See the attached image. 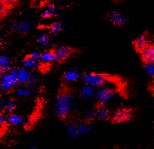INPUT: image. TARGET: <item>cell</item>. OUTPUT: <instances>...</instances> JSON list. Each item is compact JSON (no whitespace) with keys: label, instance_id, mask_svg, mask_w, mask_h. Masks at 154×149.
I'll use <instances>...</instances> for the list:
<instances>
[{"label":"cell","instance_id":"1","mask_svg":"<svg viewBox=\"0 0 154 149\" xmlns=\"http://www.w3.org/2000/svg\"><path fill=\"white\" fill-rule=\"evenodd\" d=\"M74 106L73 97L69 92L62 90L57 95L54 103L56 116L61 119L67 118L72 113Z\"/></svg>","mask_w":154,"mask_h":149},{"label":"cell","instance_id":"2","mask_svg":"<svg viewBox=\"0 0 154 149\" xmlns=\"http://www.w3.org/2000/svg\"><path fill=\"white\" fill-rule=\"evenodd\" d=\"M17 70L15 68H11L10 70L0 75V87L4 92H10L18 84L17 79Z\"/></svg>","mask_w":154,"mask_h":149},{"label":"cell","instance_id":"3","mask_svg":"<svg viewBox=\"0 0 154 149\" xmlns=\"http://www.w3.org/2000/svg\"><path fill=\"white\" fill-rule=\"evenodd\" d=\"M85 84L89 85L94 88L100 87L109 81V78L104 74L97 73H88L82 76Z\"/></svg>","mask_w":154,"mask_h":149},{"label":"cell","instance_id":"4","mask_svg":"<svg viewBox=\"0 0 154 149\" xmlns=\"http://www.w3.org/2000/svg\"><path fill=\"white\" fill-rule=\"evenodd\" d=\"M17 79L18 84H26L29 89L34 87L37 81L36 77L33 73L25 67L17 70Z\"/></svg>","mask_w":154,"mask_h":149},{"label":"cell","instance_id":"5","mask_svg":"<svg viewBox=\"0 0 154 149\" xmlns=\"http://www.w3.org/2000/svg\"><path fill=\"white\" fill-rule=\"evenodd\" d=\"M114 91L108 87H103L95 91V97L99 106L105 105L114 96Z\"/></svg>","mask_w":154,"mask_h":149},{"label":"cell","instance_id":"6","mask_svg":"<svg viewBox=\"0 0 154 149\" xmlns=\"http://www.w3.org/2000/svg\"><path fill=\"white\" fill-rule=\"evenodd\" d=\"M132 116V112L130 109L126 108H120L116 110L111 114V118L113 123H118L128 121Z\"/></svg>","mask_w":154,"mask_h":149},{"label":"cell","instance_id":"7","mask_svg":"<svg viewBox=\"0 0 154 149\" xmlns=\"http://www.w3.org/2000/svg\"><path fill=\"white\" fill-rule=\"evenodd\" d=\"M106 19L116 26H122L128 22V18L125 14L117 11L109 12L106 15Z\"/></svg>","mask_w":154,"mask_h":149},{"label":"cell","instance_id":"8","mask_svg":"<svg viewBox=\"0 0 154 149\" xmlns=\"http://www.w3.org/2000/svg\"><path fill=\"white\" fill-rule=\"evenodd\" d=\"M53 50L56 55L57 60L61 61L66 60L69 58L73 53V50L71 48L66 46L57 47Z\"/></svg>","mask_w":154,"mask_h":149},{"label":"cell","instance_id":"9","mask_svg":"<svg viewBox=\"0 0 154 149\" xmlns=\"http://www.w3.org/2000/svg\"><path fill=\"white\" fill-rule=\"evenodd\" d=\"M141 58L144 63L154 62V47L153 44H149L141 51Z\"/></svg>","mask_w":154,"mask_h":149},{"label":"cell","instance_id":"10","mask_svg":"<svg viewBox=\"0 0 154 149\" xmlns=\"http://www.w3.org/2000/svg\"><path fill=\"white\" fill-rule=\"evenodd\" d=\"M82 78V73L76 68H72L64 73L63 75L64 80L69 83L75 82Z\"/></svg>","mask_w":154,"mask_h":149},{"label":"cell","instance_id":"11","mask_svg":"<svg viewBox=\"0 0 154 149\" xmlns=\"http://www.w3.org/2000/svg\"><path fill=\"white\" fill-rule=\"evenodd\" d=\"M133 44L135 49L138 51L140 52L143 48L150 44L149 37L147 34H143L137 37Z\"/></svg>","mask_w":154,"mask_h":149},{"label":"cell","instance_id":"12","mask_svg":"<svg viewBox=\"0 0 154 149\" xmlns=\"http://www.w3.org/2000/svg\"><path fill=\"white\" fill-rule=\"evenodd\" d=\"M111 113L105 105L99 106L96 109V118L100 120H106L111 118Z\"/></svg>","mask_w":154,"mask_h":149},{"label":"cell","instance_id":"13","mask_svg":"<svg viewBox=\"0 0 154 149\" xmlns=\"http://www.w3.org/2000/svg\"><path fill=\"white\" fill-rule=\"evenodd\" d=\"M6 122L11 125L15 126L25 124L27 122V120L23 116L12 114L7 116Z\"/></svg>","mask_w":154,"mask_h":149},{"label":"cell","instance_id":"14","mask_svg":"<svg viewBox=\"0 0 154 149\" xmlns=\"http://www.w3.org/2000/svg\"><path fill=\"white\" fill-rule=\"evenodd\" d=\"M95 89L89 85L84 84L80 89V94L81 97L85 99H90L95 97Z\"/></svg>","mask_w":154,"mask_h":149},{"label":"cell","instance_id":"15","mask_svg":"<svg viewBox=\"0 0 154 149\" xmlns=\"http://www.w3.org/2000/svg\"><path fill=\"white\" fill-rule=\"evenodd\" d=\"M39 60L43 62L49 63L57 61V58L53 50H50L41 53Z\"/></svg>","mask_w":154,"mask_h":149},{"label":"cell","instance_id":"16","mask_svg":"<svg viewBox=\"0 0 154 149\" xmlns=\"http://www.w3.org/2000/svg\"><path fill=\"white\" fill-rule=\"evenodd\" d=\"M67 135L72 139H76L80 137L78 130V124L70 123L67 125L66 128Z\"/></svg>","mask_w":154,"mask_h":149},{"label":"cell","instance_id":"17","mask_svg":"<svg viewBox=\"0 0 154 149\" xmlns=\"http://www.w3.org/2000/svg\"><path fill=\"white\" fill-rule=\"evenodd\" d=\"M11 59L6 56H0V73H7L11 68Z\"/></svg>","mask_w":154,"mask_h":149},{"label":"cell","instance_id":"18","mask_svg":"<svg viewBox=\"0 0 154 149\" xmlns=\"http://www.w3.org/2000/svg\"><path fill=\"white\" fill-rule=\"evenodd\" d=\"M78 130L80 136H88L93 132L92 126L88 123L78 124Z\"/></svg>","mask_w":154,"mask_h":149},{"label":"cell","instance_id":"19","mask_svg":"<svg viewBox=\"0 0 154 149\" xmlns=\"http://www.w3.org/2000/svg\"><path fill=\"white\" fill-rule=\"evenodd\" d=\"M22 64L25 68H26L28 69L34 68L40 65V61L34 60L27 56L23 61Z\"/></svg>","mask_w":154,"mask_h":149},{"label":"cell","instance_id":"20","mask_svg":"<svg viewBox=\"0 0 154 149\" xmlns=\"http://www.w3.org/2000/svg\"><path fill=\"white\" fill-rule=\"evenodd\" d=\"M63 24L61 22L57 21L53 23L49 29V32L51 34H56L63 30Z\"/></svg>","mask_w":154,"mask_h":149},{"label":"cell","instance_id":"21","mask_svg":"<svg viewBox=\"0 0 154 149\" xmlns=\"http://www.w3.org/2000/svg\"><path fill=\"white\" fill-rule=\"evenodd\" d=\"M16 94L20 97H29L32 96V92L28 87H20L17 89Z\"/></svg>","mask_w":154,"mask_h":149},{"label":"cell","instance_id":"22","mask_svg":"<svg viewBox=\"0 0 154 149\" xmlns=\"http://www.w3.org/2000/svg\"><path fill=\"white\" fill-rule=\"evenodd\" d=\"M84 119L87 122H90L96 119V109H89L85 111L83 114Z\"/></svg>","mask_w":154,"mask_h":149},{"label":"cell","instance_id":"23","mask_svg":"<svg viewBox=\"0 0 154 149\" xmlns=\"http://www.w3.org/2000/svg\"><path fill=\"white\" fill-rule=\"evenodd\" d=\"M20 32L23 34L29 33L32 29V24L28 20H23L20 23Z\"/></svg>","mask_w":154,"mask_h":149},{"label":"cell","instance_id":"24","mask_svg":"<svg viewBox=\"0 0 154 149\" xmlns=\"http://www.w3.org/2000/svg\"><path fill=\"white\" fill-rule=\"evenodd\" d=\"M37 42L39 43L42 47H47L50 45V41L49 36L45 34H43L40 35L37 39Z\"/></svg>","mask_w":154,"mask_h":149},{"label":"cell","instance_id":"25","mask_svg":"<svg viewBox=\"0 0 154 149\" xmlns=\"http://www.w3.org/2000/svg\"><path fill=\"white\" fill-rule=\"evenodd\" d=\"M144 70L147 74L150 77L154 75V62L144 63Z\"/></svg>","mask_w":154,"mask_h":149},{"label":"cell","instance_id":"26","mask_svg":"<svg viewBox=\"0 0 154 149\" xmlns=\"http://www.w3.org/2000/svg\"><path fill=\"white\" fill-rule=\"evenodd\" d=\"M15 108H16V101L14 99H11L8 101H6L5 109L7 111L11 113V112H12L15 109Z\"/></svg>","mask_w":154,"mask_h":149},{"label":"cell","instance_id":"27","mask_svg":"<svg viewBox=\"0 0 154 149\" xmlns=\"http://www.w3.org/2000/svg\"><path fill=\"white\" fill-rule=\"evenodd\" d=\"M40 56H41V53L38 52V51H33L32 53H31L30 54H29V55L28 56V57L34 59V60H38L40 61Z\"/></svg>","mask_w":154,"mask_h":149},{"label":"cell","instance_id":"28","mask_svg":"<svg viewBox=\"0 0 154 149\" xmlns=\"http://www.w3.org/2000/svg\"><path fill=\"white\" fill-rule=\"evenodd\" d=\"M12 29L13 31L15 32H20V23L18 22H14L12 25Z\"/></svg>","mask_w":154,"mask_h":149},{"label":"cell","instance_id":"29","mask_svg":"<svg viewBox=\"0 0 154 149\" xmlns=\"http://www.w3.org/2000/svg\"><path fill=\"white\" fill-rule=\"evenodd\" d=\"M47 11L50 13V14L51 15V16H53V15H54L57 11V9L56 8V6L53 5H50L48 6V9Z\"/></svg>","mask_w":154,"mask_h":149},{"label":"cell","instance_id":"30","mask_svg":"<svg viewBox=\"0 0 154 149\" xmlns=\"http://www.w3.org/2000/svg\"><path fill=\"white\" fill-rule=\"evenodd\" d=\"M51 17V15L47 10H45L41 13V17L43 18H49Z\"/></svg>","mask_w":154,"mask_h":149},{"label":"cell","instance_id":"31","mask_svg":"<svg viewBox=\"0 0 154 149\" xmlns=\"http://www.w3.org/2000/svg\"><path fill=\"white\" fill-rule=\"evenodd\" d=\"M6 119H7V116H6L3 113H0V125L3 124L5 122H6Z\"/></svg>","mask_w":154,"mask_h":149},{"label":"cell","instance_id":"32","mask_svg":"<svg viewBox=\"0 0 154 149\" xmlns=\"http://www.w3.org/2000/svg\"><path fill=\"white\" fill-rule=\"evenodd\" d=\"M6 103V100L5 99H2L1 101H0V108L2 109H5Z\"/></svg>","mask_w":154,"mask_h":149},{"label":"cell","instance_id":"33","mask_svg":"<svg viewBox=\"0 0 154 149\" xmlns=\"http://www.w3.org/2000/svg\"><path fill=\"white\" fill-rule=\"evenodd\" d=\"M5 6L3 3H0V14L3 13L5 11Z\"/></svg>","mask_w":154,"mask_h":149},{"label":"cell","instance_id":"34","mask_svg":"<svg viewBox=\"0 0 154 149\" xmlns=\"http://www.w3.org/2000/svg\"><path fill=\"white\" fill-rule=\"evenodd\" d=\"M15 1V0H3V2L6 3H12Z\"/></svg>","mask_w":154,"mask_h":149},{"label":"cell","instance_id":"35","mask_svg":"<svg viewBox=\"0 0 154 149\" xmlns=\"http://www.w3.org/2000/svg\"><path fill=\"white\" fill-rule=\"evenodd\" d=\"M5 43V41L3 39L0 38V45H2Z\"/></svg>","mask_w":154,"mask_h":149},{"label":"cell","instance_id":"36","mask_svg":"<svg viewBox=\"0 0 154 149\" xmlns=\"http://www.w3.org/2000/svg\"><path fill=\"white\" fill-rule=\"evenodd\" d=\"M28 149H39L37 146H32L31 147H29Z\"/></svg>","mask_w":154,"mask_h":149}]
</instances>
